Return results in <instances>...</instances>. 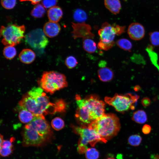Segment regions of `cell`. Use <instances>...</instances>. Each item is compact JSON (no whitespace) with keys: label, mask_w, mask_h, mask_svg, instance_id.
I'll list each match as a JSON object with an SVG mask.
<instances>
[{"label":"cell","mask_w":159,"mask_h":159,"mask_svg":"<svg viewBox=\"0 0 159 159\" xmlns=\"http://www.w3.org/2000/svg\"><path fill=\"white\" fill-rule=\"evenodd\" d=\"M83 47L86 52L89 53L95 52L97 49L96 43L90 38L83 39Z\"/></svg>","instance_id":"cell-20"},{"label":"cell","mask_w":159,"mask_h":159,"mask_svg":"<svg viewBox=\"0 0 159 159\" xmlns=\"http://www.w3.org/2000/svg\"><path fill=\"white\" fill-rule=\"evenodd\" d=\"M116 43L120 48L125 51H130L132 47L131 42L126 39H119L117 41Z\"/></svg>","instance_id":"cell-23"},{"label":"cell","mask_w":159,"mask_h":159,"mask_svg":"<svg viewBox=\"0 0 159 159\" xmlns=\"http://www.w3.org/2000/svg\"><path fill=\"white\" fill-rule=\"evenodd\" d=\"M57 0H42V4L46 9H49L56 6Z\"/></svg>","instance_id":"cell-34"},{"label":"cell","mask_w":159,"mask_h":159,"mask_svg":"<svg viewBox=\"0 0 159 159\" xmlns=\"http://www.w3.org/2000/svg\"><path fill=\"white\" fill-rule=\"evenodd\" d=\"M127 33L131 39L139 40L142 39L144 36L145 30L142 24L134 22L129 26Z\"/></svg>","instance_id":"cell-12"},{"label":"cell","mask_w":159,"mask_h":159,"mask_svg":"<svg viewBox=\"0 0 159 159\" xmlns=\"http://www.w3.org/2000/svg\"><path fill=\"white\" fill-rule=\"evenodd\" d=\"M20 60L25 64H30L35 60L36 55L32 50L29 49H23L20 52L19 56Z\"/></svg>","instance_id":"cell-15"},{"label":"cell","mask_w":159,"mask_h":159,"mask_svg":"<svg viewBox=\"0 0 159 159\" xmlns=\"http://www.w3.org/2000/svg\"><path fill=\"white\" fill-rule=\"evenodd\" d=\"M61 30V27L57 22L48 21L44 24L43 31L46 36L52 38L57 36Z\"/></svg>","instance_id":"cell-13"},{"label":"cell","mask_w":159,"mask_h":159,"mask_svg":"<svg viewBox=\"0 0 159 159\" xmlns=\"http://www.w3.org/2000/svg\"><path fill=\"white\" fill-rule=\"evenodd\" d=\"M139 97L138 95L131 93L125 95L116 94L112 97H105V101L106 103L114 107L117 111L123 113L135 109Z\"/></svg>","instance_id":"cell-5"},{"label":"cell","mask_w":159,"mask_h":159,"mask_svg":"<svg viewBox=\"0 0 159 159\" xmlns=\"http://www.w3.org/2000/svg\"><path fill=\"white\" fill-rule=\"evenodd\" d=\"M24 147H43L52 143L53 133L44 116H36L24 127L22 132Z\"/></svg>","instance_id":"cell-1"},{"label":"cell","mask_w":159,"mask_h":159,"mask_svg":"<svg viewBox=\"0 0 159 159\" xmlns=\"http://www.w3.org/2000/svg\"><path fill=\"white\" fill-rule=\"evenodd\" d=\"M142 138L139 135L136 134L130 136L128 139V143L130 145L136 147L138 146L142 141Z\"/></svg>","instance_id":"cell-26"},{"label":"cell","mask_w":159,"mask_h":159,"mask_svg":"<svg viewBox=\"0 0 159 159\" xmlns=\"http://www.w3.org/2000/svg\"><path fill=\"white\" fill-rule=\"evenodd\" d=\"M76 103L77 106L76 111L75 117L81 122L88 125L92 122L87 100L86 98L82 99L79 95L76 96Z\"/></svg>","instance_id":"cell-10"},{"label":"cell","mask_w":159,"mask_h":159,"mask_svg":"<svg viewBox=\"0 0 159 159\" xmlns=\"http://www.w3.org/2000/svg\"><path fill=\"white\" fill-rule=\"evenodd\" d=\"M20 1H29L32 4L36 5L39 4V2L42 0H19Z\"/></svg>","instance_id":"cell-38"},{"label":"cell","mask_w":159,"mask_h":159,"mask_svg":"<svg viewBox=\"0 0 159 159\" xmlns=\"http://www.w3.org/2000/svg\"><path fill=\"white\" fill-rule=\"evenodd\" d=\"M51 125L55 130L59 131L63 129L64 126V122L60 117H56L52 120Z\"/></svg>","instance_id":"cell-24"},{"label":"cell","mask_w":159,"mask_h":159,"mask_svg":"<svg viewBox=\"0 0 159 159\" xmlns=\"http://www.w3.org/2000/svg\"><path fill=\"white\" fill-rule=\"evenodd\" d=\"M120 126L119 118L113 113L105 114L88 126L96 132L104 143L116 136L120 130Z\"/></svg>","instance_id":"cell-2"},{"label":"cell","mask_w":159,"mask_h":159,"mask_svg":"<svg viewBox=\"0 0 159 159\" xmlns=\"http://www.w3.org/2000/svg\"><path fill=\"white\" fill-rule=\"evenodd\" d=\"M87 159H98L99 157L98 151L95 148H88L85 152Z\"/></svg>","instance_id":"cell-27"},{"label":"cell","mask_w":159,"mask_h":159,"mask_svg":"<svg viewBox=\"0 0 159 159\" xmlns=\"http://www.w3.org/2000/svg\"><path fill=\"white\" fill-rule=\"evenodd\" d=\"M16 0H1V4L4 9H10L15 6L16 4Z\"/></svg>","instance_id":"cell-29"},{"label":"cell","mask_w":159,"mask_h":159,"mask_svg":"<svg viewBox=\"0 0 159 159\" xmlns=\"http://www.w3.org/2000/svg\"><path fill=\"white\" fill-rule=\"evenodd\" d=\"M140 87L139 85H137L135 86L134 87V90L135 91H138L140 89Z\"/></svg>","instance_id":"cell-40"},{"label":"cell","mask_w":159,"mask_h":159,"mask_svg":"<svg viewBox=\"0 0 159 159\" xmlns=\"http://www.w3.org/2000/svg\"><path fill=\"white\" fill-rule=\"evenodd\" d=\"M86 99L92 121L100 117L105 114V104L97 96L91 95Z\"/></svg>","instance_id":"cell-9"},{"label":"cell","mask_w":159,"mask_h":159,"mask_svg":"<svg viewBox=\"0 0 159 159\" xmlns=\"http://www.w3.org/2000/svg\"><path fill=\"white\" fill-rule=\"evenodd\" d=\"M151 130V126L148 124L144 125L142 129V131L145 134L147 135L150 133Z\"/></svg>","instance_id":"cell-36"},{"label":"cell","mask_w":159,"mask_h":159,"mask_svg":"<svg viewBox=\"0 0 159 159\" xmlns=\"http://www.w3.org/2000/svg\"><path fill=\"white\" fill-rule=\"evenodd\" d=\"M73 31L72 36L74 39L82 37L83 39H92L94 37V34L91 32V27L88 24L84 22L75 23H72Z\"/></svg>","instance_id":"cell-11"},{"label":"cell","mask_w":159,"mask_h":159,"mask_svg":"<svg viewBox=\"0 0 159 159\" xmlns=\"http://www.w3.org/2000/svg\"><path fill=\"white\" fill-rule=\"evenodd\" d=\"M25 38L26 43L35 49H44L49 43L43 30L40 29L31 31L25 35Z\"/></svg>","instance_id":"cell-8"},{"label":"cell","mask_w":159,"mask_h":159,"mask_svg":"<svg viewBox=\"0 0 159 159\" xmlns=\"http://www.w3.org/2000/svg\"><path fill=\"white\" fill-rule=\"evenodd\" d=\"M46 13V8L39 3L34 6L31 12V15L34 18L42 17Z\"/></svg>","instance_id":"cell-21"},{"label":"cell","mask_w":159,"mask_h":159,"mask_svg":"<svg viewBox=\"0 0 159 159\" xmlns=\"http://www.w3.org/2000/svg\"><path fill=\"white\" fill-rule=\"evenodd\" d=\"M151 103V100L149 98L145 97L142 99L141 100V104L144 107H148Z\"/></svg>","instance_id":"cell-37"},{"label":"cell","mask_w":159,"mask_h":159,"mask_svg":"<svg viewBox=\"0 0 159 159\" xmlns=\"http://www.w3.org/2000/svg\"><path fill=\"white\" fill-rule=\"evenodd\" d=\"M3 54L5 58L8 59H13L16 54V51L14 46H7L3 50Z\"/></svg>","instance_id":"cell-22"},{"label":"cell","mask_w":159,"mask_h":159,"mask_svg":"<svg viewBox=\"0 0 159 159\" xmlns=\"http://www.w3.org/2000/svg\"><path fill=\"white\" fill-rule=\"evenodd\" d=\"M43 90L40 87H34L28 92L27 94L33 98H36L43 93Z\"/></svg>","instance_id":"cell-31"},{"label":"cell","mask_w":159,"mask_h":159,"mask_svg":"<svg viewBox=\"0 0 159 159\" xmlns=\"http://www.w3.org/2000/svg\"><path fill=\"white\" fill-rule=\"evenodd\" d=\"M55 104L57 112L63 111L65 110L66 104L64 100H59L56 102Z\"/></svg>","instance_id":"cell-35"},{"label":"cell","mask_w":159,"mask_h":159,"mask_svg":"<svg viewBox=\"0 0 159 159\" xmlns=\"http://www.w3.org/2000/svg\"><path fill=\"white\" fill-rule=\"evenodd\" d=\"M99 79L102 81L107 82L111 81L113 78L114 73L110 68L104 67L99 69L97 72Z\"/></svg>","instance_id":"cell-16"},{"label":"cell","mask_w":159,"mask_h":159,"mask_svg":"<svg viewBox=\"0 0 159 159\" xmlns=\"http://www.w3.org/2000/svg\"><path fill=\"white\" fill-rule=\"evenodd\" d=\"M47 16L49 21L58 22L61 19L63 14L62 9L58 6H55L48 9Z\"/></svg>","instance_id":"cell-14"},{"label":"cell","mask_w":159,"mask_h":159,"mask_svg":"<svg viewBox=\"0 0 159 159\" xmlns=\"http://www.w3.org/2000/svg\"><path fill=\"white\" fill-rule=\"evenodd\" d=\"M72 127L74 132L80 136L78 144L86 146L89 144L91 146L94 147L97 142L104 143L96 132L88 127L73 125Z\"/></svg>","instance_id":"cell-7"},{"label":"cell","mask_w":159,"mask_h":159,"mask_svg":"<svg viewBox=\"0 0 159 159\" xmlns=\"http://www.w3.org/2000/svg\"><path fill=\"white\" fill-rule=\"evenodd\" d=\"M39 82L43 90L51 94L67 86L65 76L54 71L43 72Z\"/></svg>","instance_id":"cell-4"},{"label":"cell","mask_w":159,"mask_h":159,"mask_svg":"<svg viewBox=\"0 0 159 159\" xmlns=\"http://www.w3.org/2000/svg\"><path fill=\"white\" fill-rule=\"evenodd\" d=\"M151 159H159V155H152L151 156Z\"/></svg>","instance_id":"cell-39"},{"label":"cell","mask_w":159,"mask_h":159,"mask_svg":"<svg viewBox=\"0 0 159 159\" xmlns=\"http://www.w3.org/2000/svg\"><path fill=\"white\" fill-rule=\"evenodd\" d=\"M153 47L151 46H149L147 49V51L149 54L151 59L154 65L158 67L157 64V58L156 54L153 51Z\"/></svg>","instance_id":"cell-33"},{"label":"cell","mask_w":159,"mask_h":159,"mask_svg":"<svg viewBox=\"0 0 159 159\" xmlns=\"http://www.w3.org/2000/svg\"><path fill=\"white\" fill-rule=\"evenodd\" d=\"M104 3L105 7L112 14H117L119 13L121 7L120 0H104Z\"/></svg>","instance_id":"cell-17"},{"label":"cell","mask_w":159,"mask_h":159,"mask_svg":"<svg viewBox=\"0 0 159 159\" xmlns=\"http://www.w3.org/2000/svg\"><path fill=\"white\" fill-rule=\"evenodd\" d=\"M107 159H115L113 158H107Z\"/></svg>","instance_id":"cell-42"},{"label":"cell","mask_w":159,"mask_h":159,"mask_svg":"<svg viewBox=\"0 0 159 159\" xmlns=\"http://www.w3.org/2000/svg\"><path fill=\"white\" fill-rule=\"evenodd\" d=\"M149 36L151 44L154 46H159V32L155 31L150 32Z\"/></svg>","instance_id":"cell-30"},{"label":"cell","mask_w":159,"mask_h":159,"mask_svg":"<svg viewBox=\"0 0 159 159\" xmlns=\"http://www.w3.org/2000/svg\"><path fill=\"white\" fill-rule=\"evenodd\" d=\"M132 120L139 124L145 123L147 120V116L143 110H140L133 112L132 117Z\"/></svg>","instance_id":"cell-19"},{"label":"cell","mask_w":159,"mask_h":159,"mask_svg":"<svg viewBox=\"0 0 159 159\" xmlns=\"http://www.w3.org/2000/svg\"><path fill=\"white\" fill-rule=\"evenodd\" d=\"M73 18L74 20L79 23L84 22L87 19V15L83 10L77 9L74 12Z\"/></svg>","instance_id":"cell-25"},{"label":"cell","mask_w":159,"mask_h":159,"mask_svg":"<svg viewBox=\"0 0 159 159\" xmlns=\"http://www.w3.org/2000/svg\"><path fill=\"white\" fill-rule=\"evenodd\" d=\"M125 27L118 25H111L107 22L103 23L98 31L100 42L97 47L100 49L107 51L112 48L115 44L116 35H119L125 32Z\"/></svg>","instance_id":"cell-3"},{"label":"cell","mask_w":159,"mask_h":159,"mask_svg":"<svg viewBox=\"0 0 159 159\" xmlns=\"http://www.w3.org/2000/svg\"><path fill=\"white\" fill-rule=\"evenodd\" d=\"M13 150V147H2L0 148V155L3 157L8 156L12 154Z\"/></svg>","instance_id":"cell-32"},{"label":"cell","mask_w":159,"mask_h":159,"mask_svg":"<svg viewBox=\"0 0 159 159\" xmlns=\"http://www.w3.org/2000/svg\"><path fill=\"white\" fill-rule=\"evenodd\" d=\"M20 107L19 117L22 123L27 124L31 122L35 117L32 112L24 108Z\"/></svg>","instance_id":"cell-18"},{"label":"cell","mask_w":159,"mask_h":159,"mask_svg":"<svg viewBox=\"0 0 159 159\" xmlns=\"http://www.w3.org/2000/svg\"><path fill=\"white\" fill-rule=\"evenodd\" d=\"M0 145H1L3 141L4 140L3 139V136L2 135H0Z\"/></svg>","instance_id":"cell-41"},{"label":"cell","mask_w":159,"mask_h":159,"mask_svg":"<svg viewBox=\"0 0 159 159\" xmlns=\"http://www.w3.org/2000/svg\"><path fill=\"white\" fill-rule=\"evenodd\" d=\"M76 59L74 56H70L67 57L65 60V64L68 68L72 69L75 67L78 64Z\"/></svg>","instance_id":"cell-28"},{"label":"cell","mask_w":159,"mask_h":159,"mask_svg":"<svg viewBox=\"0 0 159 159\" xmlns=\"http://www.w3.org/2000/svg\"><path fill=\"white\" fill-rule=\"evenodd\" d=\"M25 30L24 25L11 24L6 26H1L0 35L2 43L6 46H14L19 44L25 37Z\"/></svg>","instance_id":"cell-6"}]
</instances>
